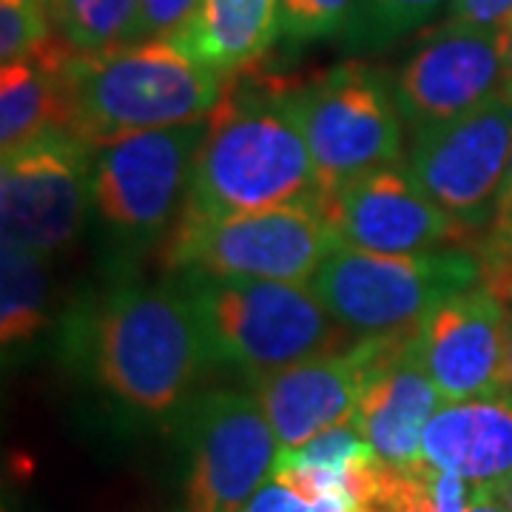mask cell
I'll return each mask as SVG.
<instances>
[{
	"label": "cell",
	"mask_w": 512,
	"mask_h": 512,
	"mask_svg": "<svg viewBox=\"0 0 512 512\" xmlns=\"http://www.w3.org/2000/svg\"><path fill=\"white\" fill-rule=\"evenodd\" d=\"M416 330L384 336V348L353 416V424L365 433L384 464L399 467L424 461V430L444 404L421 359Z\"/></svg>",
	"instance_id": "cell-16"
},
{
	"label": "cell",
	"mask_w": 512,
	"mask_h": 512,
	"mask_svg": "<svg viewBox=\"0 0 512 512\" xmlns=\"http://www.w3.org/2000/svg\"><path fill=\"white\" fill-rule=\"evenodd\" d=\"M504 396L512 399V313H510V342H507V373H504Z\"/></svg>",
	"instance_id": "cell-34"
},
{
	"label": "cell",
	"mask_w": 512,
	"mask_h": 512,
	"mask_svg": "<svg viewBox=\"0 0 512 512\" xmlns=\"http://www.w3.org/2000/svg\"><path fill=\"white\" fill-rule=\"evenodd\" d=\"M470 512H507V507L501 504V498H498L493 490H478Z\"/></svg>",
	"instance_id": "cell-33"
},
{
	"label": "cell",
	"mask_w": 512,
	"mask_h": 512,
	"mask_svg": "<svg viewBox=\"0 0 512 512\" xmlns=\"http://www.w3.org/2000/svg\"><path fill=\"white\" fill-rule=\"evenodd\" d=\"M512 18V0H453L450 3V20L484 26V29H501Z\"/></svg>",
	"instance_id": "cell-29"
},
{
	"label": "cell",
	"mask_w": 512,
	"mask_h": 512,
	"mask_svg": "<svg viewBox=\"0 0 512 512\" xmlns=\"http://www.w3.org/2000/svg\"><path fill=\"white\" fill-rule=\"evenodd\" d=\"M311 148L325 197L339 185L402 160V111L393 77L365 63H342L288 92Z\"/></svg>",
	"instance_id": "cell-8"
},
{
	"label": "cell",
	"mask_w": 512,
	"mask_h": 512,
	"mask_svg": "<svg viewBox=\"0 0 512 512\" xmlns=\"http://www.w3.org/2000/svg\"><path fill=\"white\" fill-rule=\"evenodd\" d=\"M382 348L384 336H370L251 382L274 427L279 450L302 447L330 427L353 421Z\"/></svg>",
	"instance_id": "cell-15"
},
{
	"label": "cell",
	"mask_w": 512,
	"mask_h": 512,
	"mask_svg": "<svg viewBox=\"0 0 512 512\" xmlns=\"http://www.w3.org/2000/svg\"><path fill=\"white\" fill-rule=\"evenodd\" d=\"M49 259L3 242V350L29 345L49 319Z\"/></svg>",
	"instance_id": "cell-21"
},
{
	"label": "cell",
	"mask_w": 512,
	"mask_h": 512,
	"mask_svg": "<svg viewBox=\"0 0 512 512\" xmlns=\"http://www.w3.org/2000/svg\"><path fill=\"white\" fill-rule=\"evenodd\" d=\"M69 131L92 148L154 128L208 120L228 77L183 52L174 40H140L63 63Z\"/></svg>",
	"instance_id": "cell-3"
},
{
	"label": "cell",
	"mask_w": 512,
	"mask_h": 512,
	"mask_svg": "<svg viewBox=\"0 0 512 512\" xmlns=\"http://www.w3.org/2000/svg\"><path fill=\"white\" fill-rule=\"evenodd\" d=\"M507 242H512V157L510 168H507V177H504V185H501V194H498L493 225H490V239H487V248L484 251L504 248Z\"/></svg>",
	"instance_id": "cell-31"
},
{
	"label": "cell",
	"mask_w": 512,
	"mask_h": 512,
	"mask_svg": "<svg viewBox=\"0 0 512 512\" xmlns=\"http://www.w3.org/2000/svg\"><path fill=\"white\" fill-rule=\"evenodd\" d=\"M356 0H282L279 37L293 43L342 35Z\"/></svg>",
	"instance_id": "cell-26"
},
{
	"label": "cell",
	"mask_w": 512,
	"mask_h": 512,
	"mask_svg": "<svg viewBox=\"0 0 512 512\" xmlns=\"http://www.w3.org/2000/svg\"><path fill=\"white\" fill-rule=\"evenodd\" d=\"M353 495L362 512H470L478 487L427 458L404 467L376 461L359 476Z\"/></svg>",
	"instance_id": "cell-20"
},
{
	"label": "cell",
	"mask_w": 512,
	"mask_h": 512,
	"mask_svg": "<svg viewBox=\"0 0 512 512\" xmlns=\"http://www.w3.org/2000/svg\"><path fill=\"white\" fill-rule=\"evenodd\" d=\"M80 353L97 387L148 421H177L214 367L197 313L174 279L106 293L83 322Z\"/></svg>",
	"instance_id": "cell-1"
},
{
	"label": "cell",
	"mask_w": 512,
	"mask_h": 512,
	"mask_svg": "<svg viewBox=\"0 0 512 512\" xmlns=\"http://www.w3.org/2000/svg\"><path fill=\"white\" fill-rule=\"evenodd\" d=\"M501 49H504V83H501V92L512 100V18L501 26Z\"/></svg>",
	"instance_id": "cell-32"
},
{
	"label": "cell",
	"mask_w": 512,
	"mask_h": 512,
	"mask_svg": "<svg viewBox=\"0 0 512 512\" xmlns=\"http://www.w3.org/2000/svg\"><path fill=\"white\" fill-rule=\"evenodd\" d=\"M501 29L447 20L404 57L393 74V94L410 128L453 120L501 92Z\"/></svg>",
	"instance_id": "cell-12"
},
{
	"label": "cell",
	"mask_w": 512,
	"mask_h": 512,
	"mask_svg": "<svg viewBox=\"0 0 512 512\" xmlns=\"http://www.w3.org/2000/svg\"><path fill=\"white\" fill-rule=\"evenodd\" d=\"M484 282L493 288L504 302H512V242L504 248L484 251Z\"/></svg>",
	"instance_id": "cell-30"
},
{
	"label": "cell",
	"mask_w": 512,
	"mask_h": 512,
	"mask_svg": "<svg viewBox=\"0 0 512 512\" xmlns=\"http://www.w3.org/2000/svg\"><path fill=\"white\" fill-rule=\"evenodd\" d=\"M322 205L345 245L373 254L433 251L467 234L399 163L339 185Z\"/></svg>",
	"instance_id": "cell-14"
},
{
	"label": "cell",
	"mask_w": 512,
	"mask_h": 512,
	"mask_svg": "<svg viewBox=\"0 0 512 512\" xmlns=\"http://www.w3.org/2000/svg\"><path fill=\"white\" fill-rule=\"evenodd\" d=\"M89 143L72 131H49L3 157V242L52 256L69 251L92 211Z\"/></svg>",
	"instance_id": "cell-11"
},
{
	"label": "cell",
	"mask_w": 512,
	"mask_h": 512,
	"mask_svg": "<svg viewBox=\"0 0 512 512\" xmlns=\"http://www.w3.org/2000/svg\"><path fill=\"white\" fill-rule=\"evenodd\" d=\"M174 282L197 313L211 362L248 382L348 345L350 333L311 285L202 271H177Z\"/></svg>",
	"instance_id": "cell-4"
},
{
	"label": "cell",
	"mask_w": 512,
	"mask_h": 512,
	"mask_svg": "<svg viewBox=\"0 0 512 512\" xmlns=\"http://www.w3.org/2000/svg\"><path fill=\"white\" fill-rule=\"evenodd\" d=\"M72 55L57 40L35 57L3 63L0 72V148L3 157L49 131H69L63 63Z\"/></svg>",
	"instance_id": "cell-18"
},
{
	"label": "cell",
	"mask_w": 512,
	"mask_h": 512,
	"mask_svg": "<svg viewBox=\"0 0 512 512\" xmlns=\"http://www.w3.org/2000/svg\"><path fill=\"white\" fill-rule=\"evenodd\" d=\"M342 239L322 202H296L222 220H183L165 239L177 271L308 285Z\"/></svg>",
	"instance_id": "cell-7"
},
{
	"label": "cell",
	"mask_w": 512,
	"mask_h": 512,
	"mask_svg": "<svg viewBox=\"0 0 512 512\" xmlns=\"http://www.w3.org/2000/svg\"><path fill=\"white\" fill-rule=\"evenodd\" d=\"M282 0H202L200 12L177 37L183 52L231 77L279 40Z\"/></svg>",
	"instance_id": "cell-19"
},
{
	"label": "cell",
	"mask_w": 512,
	"mask_h": 512,
	"mask_svg": "<svg viewBox=\"0 0 512 512\" xmlns=\"http://www.w3.org/2000/svg\"><path fill=\"white\" fill-rule=\"evenodd\" d=\"M60 43L77 55H97L134 40L140 0H46Z\"/></svg>",
	"instance_id": "cell-22"
},
{
	"label": "cell",
	"mask_w": 512,
	"mask_h": 512,
	"mask_svg": "<svg viewBox=\"0 0 512 512\" xmlns=\"http://www.w3.org/2000/svg\"><path fill=\"white\" fill-rule=\"evenodd\" d=\"M322 200L325 191L288 92L228 94L208 117L180 222Z\"/></svg>",
	"instance_id": "cell-2"
},
{
	"label": "cell",
	"mask_w": 512,
	"mask_h": 512,
	"mask_svg": "<svg viewBox=\"0 0 512 512\" xmlns=\"http://www.w3.org/2000/svg\"><path fill=\"white\" fill-rule=\"evenodd\" d=\"M493 493L498 495V498H501V504L507 507V512H512V476L507 478L504 484H498Z\"/></svg>",
	"instance_id": "cell-35"
},
{
	"label": "cell",
	"mask_w": 512,
	"mask_h": 512,
	"mask_svg": "<svg viewBox=\"0 0 512 512\" xmlns=\"http://www.w3.org/2000/svg\"><path fill=\"white\" fill-rule=\"evenodd\" d=\"M484 282V259L464 248L373 254L339 245L311 288L350 336H396L416 330L450 296Z\"/></svg>",
	"instance_id": "cell-5"
},
{
	"label": "cell",
	"mask_w": 512,
	"mask_h": 512,
	"mask_svg": "<svg viewBox=\"0 0 512 512\" xmlns=\"http://www.w3.org/2000/svg\"><path fill=\"white\" fill-rule=\"evenodd\" d=\"M52 20L46 0H0V57L12 63L52 49Z\"/></svg>",
	"instance_id": "cell-25"
},
{
	"label": "cell",
	"mask_w": 512,
	"mask_h": 512,
	"mask_svg": "<svg viewBox=\"0 0 512 512\" xmlns=\"http://www.w3.org/2000/svg\"><path fill=\"white\" fill-rule=\"evenodd\" d=\"M208 120L154 128L94 148L92 214L126 251H146L183 217Z\"/></svg>",
	"instance_id": "cell-6"
},
{
	"label": "cell",
	"mask_w": 512,
	"mask_h": 512,
	"mask_svg": "<svg viewBox=\"0 0 512 512\" xmlns=\"http://www.w3.org/2000/svg\"><path fill=\"white\" fill-rule=\"evenodd\" d=\"M512 157V100L504 92L453 120L413 128L407 171L464 231L493 225Z\"/></svg>",
	"instance_id": "cell-10"
},
{
	"label": "cell",
	"mask_w": 512,
	"mask_h": 512,
	"mask_svg": "<svg viewBox=\"0 0 512 512\" xmlns=\"http://www.w3.org/2000/svg\"><path fill=\"white\" fill-rule=\"evenodd\" d=\"M183 512H242L274 473L279 441L256 393H197L177 416Z\"/></svg>",
	"instance_id": "cell-9"
},
{
	"label": "cell",
	"mask_w": 512,
	"mask_h": 512,
	"mask_svg": "<svg viewBox=\"0 0 512 512\" xmlns=\"http://www.w3.org/2000/svg\"><path fill=\"white\" fill-rule=\"evenodd\" d=\"M382 461L373 444L365 439V433L345 421L339 427H330L319 433L316 439L305 441L302 447L293 450H279L274 470H308V473H325V476L348 478L356 487V478Z\"/></svg>",
	"instance_id": "cell-24"
},
{
	"label": "cell",
	"mask_w": 512,
	"mask_h": 512,
	"mask_svg": "<svg viewBox=\"0 0 512 512\" xmlns=\"http://www.w3.org/2000/svg\"><path fill=\"white\" fill-rule=\"evenodd\" d=\"M242 512H311V498L279 478H268Z\"/></svg>",
	"instance_id": "cell-28"
},
{
	"label": "cell",
	"mask_w": 512,
	"mask_h": 512,
	"mask_svg": "<svg viewBox=\"0 0 512 512\" xmlns=\"http://www.w3.org/2000/svg\"><path fill=\"white\" fill-rule=\"evenodd\" d=\"M202 0H140L134 40H171L200 12Z\"/></svg>",
	"instance_id": "cell-27"
},
{
	"label": "cell",
	"mask_w": 512,
	"mask_h": 512,
	"mask_svg": "<svg viewBox=\"0 0 512 512\" xmlns=\"http://www.w3.org/2000/svg\"><path fill=\"white\" fill-rule=\"evenodd\" d=\"M416 339L444 402L504 396L510 308L487 282L441 302Z\"/></svg>",
	"instance_id": "cell-13"
},
{
	"label": "cell",
	"mask_w": 512,
	"mask_h": 512,
	"mask_svg": "<svg viewBox=\"0 0 512 512\" xmlns=\"http://www.w3.org/2000/svg\"><path fill=\"white\" fill-rule=\"evenodd\" d=\"M421 447L430 464L467 478L478 490H495L512 476V399L444 402L427 424Z\"/></svg>",
	"instance_id": "cell-17"
},
{
	"label": "cell",
	"mask_w": 512,
	"mask_h": 512,
	"mask_svg": "<svg viewBox=\"0 0 512 512\" xmlns=\"http://www.w3.org/2000/svg\"><path fill=\"white\" fill-rule=\"evenodd\" d=\"M447 3L453 0H356L342 29V43L353 55L390 49L433 23Z\"/></svg>",
	"instance_id": "cell-23"
}]
</instances>
